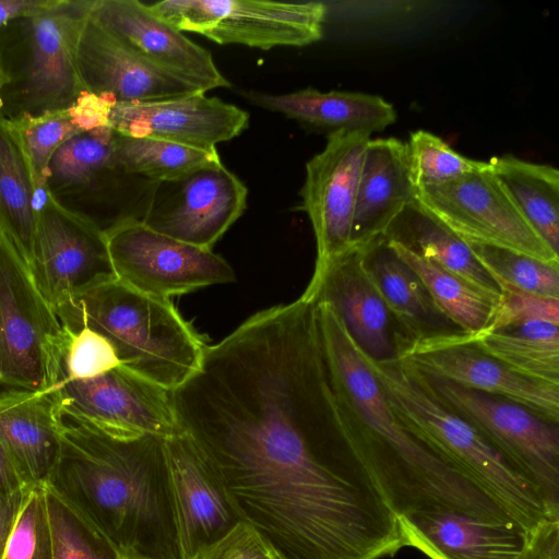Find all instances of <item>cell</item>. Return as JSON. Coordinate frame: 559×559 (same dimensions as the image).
<instances>
[{
	"label": "cell",
	"instance_id": "obj_13",
	"mask_svg": "<svg viewBox=\"0 0 559 559\" xmlns=\"http://www.w3.org/2000/svg\"><path fill=\"white\" fill-rule=\"evenodd\" d=\"M28 270L53 311L81 292L116 278L106 234L44 189Z\"/></svg>",
	"mask_w": 559,
	"mask_h": 559
},
{
	"label": "cell",
	"instance_id": "obj_20",
	"mask_svg": "<svg viewBox=\"0 0 559 559\" xmlns=\"http://www.w3.org/2000/svg\"><path fill=\"white\" fill-rule=\"evenodd\" d=\"M180 543L198 559L242 522L216 472L183 432L166 439Z\"/></svg>",
	"mask_w": 559,
	"mask_h": 559
},
{
	"label": "cell",
	"instance_id": "obj_39",
	"mask_svg": "<svg viewBox=\"0 0 559 559\" xmlns=\"http://www.w3.org/2000/svg\"><path fill=\"white\" fill-rule=\"evenodd\" d=\"M499 288L495 319L487 331L528 321L559 324V298L543 297L502 284Z\"/></svg>",
	"mask_w": 559,
	"mask_h": 559
},
{
	"label": "cell",
	"instance_id": "obj_2",
	"mask_svg": "<svg viewBox=\"0 0 559 559\" xmlns=\"http://www.w3.org/2000/svg\"><path fill=\"white\" fill-rule=\"evenodd\" d=\"M45 487L96 527L123 559H186L166 439L118 436L64 419Z\"/></svg>",
	"mask_w": 559,
	"mask_h": 559
},
{
	"label": "cell",
	"instance_id": "obj_4",
	"mask_svg": "<svg viewBox=\"0 0 559 559\" xmlns=\"http://www.w3.org/2000/svg\"><path fill=\"white\" fill-rule=\"evenodd\" d=\"M364 356L407 431L473 477L527 531L559 520L539 490L472 425L439 403L403 360Z\"/></svg>",
	"mask_w": 559,
	"mask_h": 559
},
{
	"label": "cell",
	"instance_id": "obj_27",
	"mask_svg": "<svg viewBox=\"0 0 559 559\" xmlns=\"http://www.w3.org/2000/svg\"><path fill=\"white\" fill-rule=\"evenodd\" d=\"M384 236L402 242L477 290L499 300L498 284L476 259L469 246L417 200L399 213Z\"/></svg>",
	"mask_w": 559,
	"mask_h": 559
},
{
	"label": "cell",
	"instance_id": "obj_25",
	"mask_svg": "<svg viewBox=\"0 0 559 559\" xmlns=\"http://www.w3.org/2000/svg\"><path fill=\"white\" fill-rule=\"evenodd\" d=\"M251 104L278 112L307 129L325 132H380L396 120L393 105L378 95L360 92H320L306 87L286 94L242 92Z\"/></svg>",
	"mask_w": 559,
	"mask_h": 559
},
{
	"label": "cell",
	"instance_id": "obj_43",
	"mask_svg": "<svg viewBox=\"0 0 559 559\" xmlns=\"http://www.w3.org/2000/svg\"><path fill=\"white\" fill-rule=\"evenodd\" d=\"M25 489L14 465L0 442V502Z\"/></svg>",
	"mask_w": 559,
	"mask_h": 559
},
{
	"label": "cell",
	"instance_id": "obj_11",
	"mask_svg": "<svg viewBox=\"0 0 559 559\" xmlns=\"http://www.w3.org/2000/svg\"><path fill=\"white\" fill-rule=\"evenodd\" d=\"M396 357L421 373L520 404L559 421V385L526 378L478 349L460 330L396 335Z\"/></svg>",
	"mask_w": 559,
	"mask_h": 559
},
{
	"label": "cell",
	"instance_id": "obj_38",
	"mask_svg": "<svg viewBox=\"0 0 559 559\" xmlns=\"http://www.w3.org/2000/svg\"><path fill=\"white\" fill-rule=\"evenodd\" d=\"M118 367L119 360L103 336L87 328L70 333L63 360V377L91 379Z\"/></svg>",
	"mask_w": 559,
	"mask_h": 559
},
{
	"label": "cell",
	"instance_id": "obj_32",
	"mask_svg": "<svg viewBox=\"0 0 559 559\" xmlns=\"http://www.w3.org/2000/svg\"><path fill=\"white\" fill-rule=\"evenodd\" d=\"M114 151L128 173L155 182L174 180L222 162L216 148L203 150L160 139L129 136L115 130Z\"/></svg>",
	"mask_w": 559,
	"mask_h": 559
},
{
	"label": "cell",
	"instance_id": "obj_42",
	"mask_svg": "<svg viewBox=\"0 0 559 559\" xmlns=\"http://www.w3.org/2000/svg\"><path fill=\"white\" fill-rule=\"evenodd\" d=\"M51 1L52 0H0V31L10 22L46 8Z\"/></svg>",
	"mask_w": 559,
	"mask_h": 559
},
{
	"label": "cell",
	"instance_id": "obj_6",
	"mask_svg": "<svg viewBox=\"0 0 559 559\" xmlns=\"http://www.w3.org/2000/svg\"><path fill=\"white\" fill-rule=\"evenodd\" d=\"M70 333L0 231V394L53 390Z\"/></svg>",
	"mask_w": 559,
	"mask_h": 559
},
{
	"label": "cell",
	"instance_id": "obj_26",
	"mask_svg": "<svg viewBox=\"0 0 559 559\" xmlns=\"http://www.w3.org/2000/svg\"><path fill=\"white\" fill-rule=\"evenodd\" d=\"M41 191L20 131L0 116V231L27 266L33 254Z\"/></svg>",
	"mask_w": 559,
	"mask_h": 559
},
{
	"label": "cell",
	"instance_id": "obj_33",
	"mask_svg": "<svg viewBox=\"0 0 559 559\" xmlns=\"http://www.w3.org/2000/svg\"><path fill=\"white\" fill-rule=\"evenodd\" d=\"M467 245L498 286L502 284L525 293L559 298V266L498 247Z\"/></svg>",
	"mask_w": 559,
	"mask_h": 559
},
{
	"label": "cell",
	"instance_id": "obj_30",
	"mask_svg": "<svg viewBox=\"0 0 559 559\" xmlns=\"http://www.w3.org/2000/svg\"><path fill=\"white\" fill-rule=\"evenodd\" d=\"M548 321H528L467 334L481 352L530 379L559 385V331Z\"/></svg>",
	"mask_w": 559,
	"mask_h": 559
},
{
	"label": "cell",
	"instance_id": "obj_22",
	"mask_svg": "<svg viewBox=\"0 0 559 559\" xmlns=\"http://www.w3.org/2000/svg\"><path fill=\"white\" fill-rule=\"evenodd\" d=\"M64 425L56 388L0 394V442L26 489L46 485Z\"/></svg>",
	"mask_w": 559,
	"mask_h": 559
},
{
	"label": "cell",
	"instance_id": "obj_36",
	"mask_svg": "<svg viewBox=\"0 0 559 559\" xmlns=\"http://www.w3.org/2000/svg\"><path fill=\"white\" fill-rule=\"evenodd\" d=\"M1 559H52L45 486L26 490Z\"/></svg>",
	"mask_w": 559,
	"mask_h": 559
},
{
	"label": "cell",
	"instance_id": "obj_31",
	"mask_svg": "<svg viewBox=\"0 0 559 559\" xmlns=\"http://www.w3.org/2000/svg\"><path fill=\"white\" fill-rule=\"evenodd\" d=\"M365 253L390 314L406 331V337L428 333L426 325L439 313L420 280L393 253L384 235L365 245Z\"/></svg>",
	"mask_w": 559,
	"mask_h": 559
},
{
	"label": "cell",
	"instance_id": "obj_3",
	"mask_svg": "<svg viewBox=\"0 0 559 559\" xmlns=\"http://www.w3.org/2000/svg\"><path fill=\"white\" fill-rule=\"evenodd\" d=\"M55 313L71 332L87 328L103 336L121 368L167 391L197 371L207 345L171 300L117 278L81 292Z\"/></svg>",
	"mask_w": 559,
	"mask_h": 559
},
{
	"label": "cell",
	"instance_id": "obj_19",
	"mask_svg": "<svg viewBox=\"0 0 559 559\" xmlns=\"http://www.w3.org/2000/svg\"><path fill=\"white\" fill-rule=\"evenodd\" d=\"M92 15L147 62L206 93L229 87L209 50L139 0H95Z\"/></svg>",
	"mask_w": 559,
	"mask_h": 559
},
{
	"label": "cell",
	"instance_id": "obj_23",
	"mask_svg": "<svg viewBox=\"0 0 559 559\" xmlns=\"http://www.w3.org/2000/svg\"><path fill=\"white\" fill-rule=\"evenodd\" d=\"M407 546L430 559H518L532 532L513 523H487L450 512L399 519Z\"/></svg>",
	"mask_w": 559,
	"mask_h": 559
},
{
	"label": "cell",
	"instance_id": "obj_44",
	"mask_svg": "<svg viewBox=\"0 0 559 559\" xmlns=\"http://www.w3.org/2000/svg\"><path fill=\"white\" fill-rule=\"evenodd\" d=\"M26 490L27 489L19 491L7 500L0 502V559L2 557L7 539L21 509Z\"/></svg>",
	"mask_w": 559,
	"mask_h": 559
},
{
	"label": "cell",
	"instance_id": "obj_1",
	"mask_svg": "<svg viewBox=\"0 0 559 559\" xmlns=\"http://www.w3.org/2000/svg\"><path fill=\"white\" fill-rule=\"evenodd\" d=\"M314 312L336 424L397 519L450 512L519 524L473 477L400 424L364 350L331 305L318 300Z\"/></svg>",
	"mask_w": 559,
	"mask_h": 559
},
{
	"label": "cell",
	"instance_id": "obj_40",
	"mask_svg": "<svg viewBox=\"0 0 559 559\" xmlns=\"http://www.w3.org/2000/svg\"><path fill=\"white\" fill-rule=\"evenodd\" d=\"M198 559H281L249 524L241 522Z\"/></svg>",
	"mask_w": 559,
	"mask_h": 559
},
{
	"label": "cell",
	"instance_id": "obj_5",
	"mask_svg": "<svg viewBox=\"0 0 559 559\" xmlns=\"http://www.w3.org/2000/svg\"><path fill=\"white\" fill-rule=\"evenodd\" d=\"M95 0H52L0 31V116L13 123L73 107L87 93L76 44Z\"/></svg>",
	"mask_w": 559,
	"mask_h": 559
},
{
	"label": "cell",
	"instance_id": "obj_9",
	"mask_svg": "<svg viewBox=\"0 0 559 559\" xmlns=\"http://www.w3.org/2000/svg\"><path fill=\"white\" fill-rule=\"evenodd\" d=\"M147 7L180 32L198 33L218 45L262 50L320 40L326 15L321 2L163 0Z\"/></svg>",
	"mask_w": 559,
	"mask_h": 559
},
{
	"label": "cell",
	"instance_id": "obj_15",
	"mask_svg": "<svg viewBox=\"0 0 559 559\" xmlns=\"http://www.w3.org/2000/svg\"><path fill=\"white\" fill-rule=\"evenodd\" d=\"M66 419L107 432L165 439L182 432L167 391L121 368L91 379L63 377L56 386Z\"/></svg>",
	"mask_w": 559,
	"mask_h": 559
},
{
	"label": "cell",
	"instance_id": "obj_41",
	"mask_svg": "<svg viewBox=\"0 0 559 559\" xmlns=\"http://www.w3.org/2000/svg\"><path fill=\"white\" fill-rule=\"evenodd\" d=\"M518 559H559V520L547 521L532 532L527 547Z\"/></svg>",
	"mask_w": 559,
	"mask_h": 559
},
{
	"label": "cell",
	"instance_id": "obj_18",
	"mask_svg": "<svg viewBox=\"0 0 559 559\" xmlns=\"http://www.w3.org/2000/svg\"><path fill=\"white\" fill-rule=\"evenodd\" d=\"M108 126L118 133L154 138L203 150L241 134L249 126V114L206 93L163 100L112 104Z\"/></svg>",
	"mask_w": 559,
	"mask_h": 559
},
{
	"label": "cell",
	"instance_id": "obj_10",
	"mask_svg": "<svg viewBox=\"0 0 559 559\" xmlns=\"http://www.w3.org/2000/svg\"><path fill=\"white\" fill-rule=\"evenodd\" d=\"M417 201L467 243L498 247L559 266V254L520 213L488 162L453 181L418 188Z\"/></svg>",
	"mask_w": 559,
	"mask_h": 559
},
{
	"label": "cell",
	"instance_id": "obj_14",
	"mask_svg": "<svg viewBox=\"0 0 559 559\" xmlns=\"http://www.w3.org/2000/svg\"><path fill=\"white\" fill-rule=\"evenodd\" d=\"M246 185L217 163L183 177L156 182L142 224L174 239L213 246L243 214Z\"/></svg>",
	"mask_w": 559,
	"mask_h": 559
},
{
	"label": "cell",
	"instance_id": "obj_29",
	"mask_svg": "<svg viewBox=\"0 0 559 559\" xmlns=\"http://www.w3.org/2000/svg\"><path fill=\"white\" fill-rule=\"evenodd\" d=\"M386 241L393 253L420 280L440 316L469 335H478L490 328L499 300L477 290L402 242L389 238Z\"/></svg>",
	"mask_w": 559,
	"mask_h": 559
},
{
	"label": "cell",
	"instance_id": "obj_17",
	"mask_svg": "<svg viewBox=\"0 0 559 559\" xmlns=\"http://www.w3.org/2000/svg\"><path fill=\"white\" fill-rule=\"evenodd\" d=\"M76 63L85 91L114 104L147 103L202 92L147 62L92 12L79 35Z\"/></svg>",
	"mask_w": 559,
	"mask_h": 559
},
{
	"label": "cell",
	"instance_id": "obj_28",
	"mask_svg": "<svg viewBox=\"0 0 559 559\" xmlns=\"http://www.w3.org/2000/svg\"><path fill=\"white\" fill-rule=\"evenodd\" d=\"M488 165L527 223L558 253V169L512 155L495 156Z\"/></svg>",
	"mask_w": 559,
	"mask_h": 559
},
{
	"label": "cell",
	"instance_id": "obj_34",
	"mask_svg": "<svg viewBox=\"0 0 559 559\" xmlns=\"http://www.w3.org/2000/svg\"><path fill=\"white\" fill-rule=\"evenodd\" d=\"M46 488V487H45ZM52 559H123L90 522L46 488Z\"/></svg>",
	"mask_w": 559,
	"mask_h": 559
},
{
	"label": "cell",
	"instance_id": "obj_24",
	"mask_svg": "<svg viewBox=\"0 0 559 559\" xmlns=\"http://www.w3.org/2000/svg\"><path fill=\"white\" fill-rule=\"evenodd\" d=\"M416 200L407 144L396 138L370 139L357 190L352 246L383 236L399 213Z\"/></svg>",
	"mask_w": 559,
	"mask_h": 559
},
{
	"label": "cell",
	"instance_id": "obj_8",
	"mask_svg": "<svg viewBox=\"0 0 559 559\" xmlns=\"http://www.w3.org/2000/svg\"><path fill=\"white\" fill-rule=\"evenodd\" d=\"M405 364L439 403L472 425L514 465L539 490L552 514L559 516L557 424L514 402L428 377Z\"/></svg>",
	"mask_w": 559,
	"mask_h": 559
},
{
	"label": "cell",
	"instance_id": "obj_12",
	"mask_svg": "<svg viewBox=\"0 0 559 559\" xmlns=\"http://www.w3.org/2000/svg\"><path fill=\"white\" fill-rule=\"evenodd\" d=\"M106 236L116 278L152 297L170 300L236 278L231 265L213 249L174 239L140 222Z\"/></svg>",
	"mask_w": 559,
	"mask_h": 559
},
{
	"label": "cell",
	"instance_id": "obj_45",
	"mask_svg": "<svg viewBox=\"0 0 559 559\" xmlns=\"http://www.w3.org/2000/svg\"><path fill=\"white\" fill-rule=\"evenodd\" d=\"M3 83H4V76H3V73H2V71L0 69V88L3 85Z\"/></svg>",
	"mask_w": 559,
	"mask_h": 559
},
{
	"label": "cell",
	"instance_id": "obj_21",
	"mask_svg": "<svg viewBox=\"0 0 559 559\" xmlns=\"http://www.w3.org/2000/svg\"><path fill=\"white\" fill-rule=\"evenodd\" d=\"M331 305L358 346L373 359L395 355L390 336V311L366 262L365 246H352L301 295Z\"/></svg>",
	"mask_w": 559,
	"mask_h": 559
},
{
	"label": "cell",
	"instance_id": "obj_37",
	"mask_svg": "<svg viewBox=\"0 0 559 559\" xmlns=\"http://www.w3.org/2000/svg\"><path fill=\"white\" fill-rule=\"evenodd\" d=\"M29 155L38 187L43 190L49 163L56 151L83 131L71 108L14 123ZM85 131V130H84Z\"/></svg>",
	"mask_w": 559,
	"mask_h": 559
},
{
	"label": "cell",
	"instance_id": "obj_7",
	"mask_svg": "<svg viewBox=\"0 0 559 559\" xmlns=\"http://www.w3.org/2000/svg\"><path fill=\"white\" fill-rule=\"evenodd\" d=\"M156 182L128 173L114 151L109 126L81 131L53 154L44 190L105 234L142 223Z\"/></svg>",
	"mask_w": 559,
	"mask_h": 559
},
{
	"label": "cell",
	"instance_id": "obj_16",
	"mask_svg": "<svg viewBox=\"0 0 559 559\" xmlns=\"http://www.w3.org/2000/svg\"><path fill=\"white\" fill-rule=\"evenodd\" d=\"M370 136L364 131L328 134L324 148L306 164L300 197L316 238L312 277L352 247L357 190Z\"/></svg>",
	"mask_w": 559,
	"mask_h": 559
},
{
	"label": "cell",
	"instance_id": "obj_35",
	"mask_svg": "<svg viewBox=\"0 0 559 559\" xmlns=\"http://www.w3.org/2000/svg\"><path fill=\"white\" fill-rule=\"evenodd\" d=\"M406 144L417 189L453 181L483 168L487 163L459 154L441 138L425 130L411 133Z\"/></svg>",
	"mask_w": 559,
	"mask_h": 559
}]
</instances>
